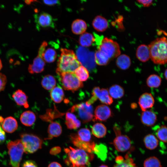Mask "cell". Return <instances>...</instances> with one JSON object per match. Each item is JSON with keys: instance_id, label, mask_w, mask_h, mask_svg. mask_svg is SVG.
<instances>
[{"instance_id": "28", "label": "cell", "mask_w": 167, "mask_h": 167, "mask_svg": "<svg viewBox=\"0 0 167 167\" xmlns=\"http://www.w3.org/2000/svg\"><path fill=\"white\" fill-rule=\"evenodd\" d=\"M50 97L55 102L60 103L63 99L64 94L62 88L59 86L54 87L50 93Z\"/></svg>"}, {"instance_id": "46", "label": "cell", "mask_w": 167, "mask_h": 167, "mask_svg": "<svg viewBox=\"0 0 167 167\" xmlns=\"http://www.w3.org/2000/svg\"><path fill=\"white\" fill-rule=\"evenodd\" d=\"M48 167H62L61 165L56 162H53L50 163Z\"/></svg>"}, {"instance_id": "23", "label": "cell", "mask_w": 167, "mask_h": 167, "mask_svg": "<svg viewBox=\"0 0 167 167\" xmlns=\"http://www.w3.org/2000/svg\"><path fill=\"white\" fill-rule=\"evenodd\" d=\"M62 132V128L60 124L57 122L52 121L48 127V137L45 139H50L53 137H58Z\"/></svg>"}, {"instance_id": "18", "label": "cell", "mask_w": 167, "mask_h": 167, "mask_svg": "<svg viewBox=\"0 0 167 167\" xmlns=\"http://www.w3.org/2000/svg\"><path fill=\"white\" fill-rule=\"evenodd\" d=\"M116 164L114 167H137L132 158L127 154L124 157L118 156L115 159Z\"/></svg>"}, {"instance_id": "19", "label": "cell", "mask_w": 167, "mask_h": 167, "mask_svg": "<svg viewBox=\"0 0 167 167\" xmlns=\"http://www.w3.org/2000/svg\"><path fill=\"white\" fill-rule=\"evenodd\" d=\"M92 25L96 31L102 32L105 31L108 28V23L105 18L98 15L94 19L92 22Z\"/></svg>"}, {"instance_id": "52", "label": "cell", "mask_w": 167, "mask_h": 167, "mask_svg": "<svg viewBox=\"0 0 167 167\" xmlns=\"http://www.w3.org/2000/svg\"><path fill=\"white\" fill-rule=\"evenodd\" d=\"M70 167H74L72 165V166H70Z\"/></svg>"}, {"instance_id": "51", "label": "cell", "mask_w": 167, "mask_h": 167, "mask_svg": "<svg viewBox=\"0 0 167 167\" xmlns=\"http://www.w3.org/2000/svg\"><path fill=\"white\" fill-rule=\"evenodd\" d=\"M79 167H86L85 166H81Z\"/></svg>"}, {"instance_id": "22", "label": "cell", "mask_w": 167, "mask_h": 167, "mask_svg": "<svg viewBox=\"0 0 167 167\" xmlns=\"http://www.w3.org/2000/svg\"><path fill=\"white\" fill-rule=\"evenodd\" d=\"M12 97L18 105L23 106L26 108H28V97L22 90H17L13 94Z\"/></svg>"}, {"instance_id": "3", "label": "cell", "mask_w": 167, "mask_h": 167, "mask_svg": "<svg viewBox=\"0 0 167 167\" xmlns=\"http://www.w3.org/2000/svg\"><path fill=\"white\" fill-rule=\"evenodd\" d=\"M73 144L79 148L92 153L95 144L92 140L90 130L87 128L79 129L77 134H71L70 135Z\"/></svg>"}, {"instance_id": "4", "label": "cell", "mask_w": 167, "mask_h": 167, "mask_svg": "<svg viewBox=\"0 0 167 167\" xmlns=\"http://www.w3.org/2000/svg\"><path fill=\"white\" fill-rule=\"evenodd\" d=\"M67 154L69 161L74 167L89 165L94 158L93 155L80 148H74L71 147L64 149Z\"/></svg>"}, {"instance_id": "16", "label": "cell", "mask_w": 167, "mask_h": 167, "mask_svg": "<svg viewBox=\"0 0 167 167\" xmlns=\"http://www.w3.org/2000/svg\"><path fill=\"white\" fill-rule=\"evenodd\" d=\"M140 119L143 125L148 126H151L156 123L157 118L156 114L154 112L146 110L142 112Z\"/></svg>"}, {"instance_id": "31", "label": "cell", "mask_w": 167, "mask_h": 167, "mask_svg": "<svg viewBox=\"0 0 167 167\" xmlns=\"http://www.w3.org/2000/svg\"><path fill=\"white\" fill-rule=\"evenodd\" d=\"M92 132L93 135L97 138H101L105 136L107 132L105 126L102 123H96L92 127Z\"/></svg>"}, {"instance_id": "15", "label": "cell", "mask_w": 167, "mask_h": 167, "mask_svg": "<svg viewBox=\"0 0 167 167\" xmlns=\"http://www.w3.org/2000/svg\"><path fill=\"white\" fill-rule=\"evenodd\" d=\"M155 100L152 94L145 92L142 94L139 97L138 103L143 111L152 107L154 104Z\"/></svg>"}, {"instance_id": "50", "label": "cell", "mask_w": 167, "mask_h": 167, "mask_svg": "<svg viewBox=\"0 0 167 167\" xmlns=\"http://www.w3.org/2000/svg\"><path fill=\"white\" fill-rule=\"evenodd\" d=\"M99 167H108L106 165H102L100 166Z\"/></svg>"}, {"instance_id": "40", "label": "cell", "mask_w": 167, "mask_h": 167, "mask_svg": "<svg viewBox=\"0 0 167 167\" xmlns=\"http://www.w3.org/2000/svg\"><path fill=\"white\" fill-rule=\"evenodd\" d=\"M6 82L7 78L6 75L0 73V92L4 89Z\"/></svg>"}, {"instance_id": "21", "label": "cell", "mask_w": 167, "mask_h": 167, "mask_svg": "<svg viewBox=\"0 0 167 167\" xmlns=\"http://www.w3.org/2000/svg\"><path fill=\"white\" fill-rule=\"evenodd\" d=\"M65 124L67 128L70 129H76L81 125L80 121L72 113L67 112L66 114Z\"/></svg>"}, {"instance_id": "9", "label": "cell", "mask_w": 167, "mask_h": 167, "mask_svg": "<svg viewBox=\"0 0 167 167\" xmlns=\"http://www.w3.org/2000/svg\"><path fill=\"white\" fill-rule=\"evenodd\" d=\"M69 110L76 113L83 123L88 122L94 119L93 109L92 105L81 103L73 105Z\"/></svg>"}, {"instance_id": "11", "label": "cell", "mask_w": 167, "mask_h": 167, "mask_svg": "<svg viewBox=\"0 0 167 167\" xmlns=\"http://www.w3.org/2000/svg\"><path fill=\"white\" fill-rule=\"evenodd\" d=\"M47 45V42L44 41L40 46L37 56L34 58L33 63L28 66V70L30 74L40 73L44 70L45 62L42 56Z\"/></svg>"}, {"instance_id": "47", "label": "cell", "mask_w": 167, "mask_h": 167, "mask_svg": "<svg viewBox=\"0 0 167 167\" xmlns=\"http://www.w3.org/2000/svg\"><path fill=\"white\" fill-rule=\"evenodd\" d=\"M164 76L165 79L167 80V69L165 71Z\"/></svg>"}, {"instance_id": "36", "label": "cell", "mask_w": 167, "mask_h": 167, "mask_svg": "<svg viewBox=\"0 0 167 167\" xmlns=\"http://www.w3.org/2000/svg\"><path fill=\"white\" fill-rule=\"evenodd\" d=\"M161 79L159 75L155 74L150 75L146 80L147 86L152 88H157L161 84Z\"/></svg>"}, {"instance_id": "49", "label": "cell", "mask_w": 167, "mask_h": 167, "mask_svg": "<svg viewBox=\"0 0 167 167\" xmlns=\"http://www.w3.org/2000/svg\"><path fill=\"white\" fill-rule=\"evenodd\" d=\"M136 105V104H132L131 105V107L132 108L133 107V108H135L136 107V106H137Z\"/></svg>"}, {"instance_id": "39", "label": "cell", "mask_w": 167, "mask_h": 167, "mask_svg": "<svg viewBox=\"0 0 167 167\" xmlns=\"http://www.w3.org/2000/svg\"><path fill=\"white\" fill-rule=\"evenodd\" d=\"M144 167H161L159 159L155 156H150L147 158L143 163Z\"/></svg>"}, {"instance_id": "32", "label": "cell", "mask_w": 167, "mask_h": 167, "mask_svg": "<svg viewBox=\"0 0 167 167\" xmlns=\"http://www.w3.org/2000/svg\"><path fill=\"white\" fill-rule=\"evenodd\" d=\"M110 96L113 98L118 99L122 97L124 94L123 88L121 86L115 84L111 86L108 90Z\"/></svg>"}, {"instance_id": "5", "label": "cell", "mask_w": 167, "mask_h": 167, "mask_svg": "<svg viewBox=\"0 0 167 167\" xmlns=\"http://www.w3.org/2000/svg\"><path fill=\"white\" fill-rule=\"evenodd\" d=\"M10 163L12 167H19L24 150L20 139L9 142L7 145Z\"/></svg>"}, {"instance_id": "43", "label": "cell", "mask_w": 167, "mask_h": 167, "mask_svg": "<svg viewBox=\"0 0 167 167\" xmlns=\"http://www.w3.org/2000/svg\"><path fill=\"white\" fill-rule=\"evenodd\" d=\"M6 138L5 132L0 125V144L4 142Z\"/></svg>"}, {"instance_id": "13", "label": "cell", "mask_w": 167, "mask_h": 167, "mask_svg": "<svg viewBox=\"0 0 167 167\" xmlns=\"http://www.w3.org/2000/svg\"><path fill=\"white\" fill-rule=\"evenodd\" d=\"M111 109L107 105L101 104L97 106L94 111L93 120L105 121L112 116Z\"/></svg>"}, {"instance_id": "6", "label": "cell", "mask_w": 167, "mask_h": 167, "mask_svg": "<svg viewBox=\"0 0 167 167\" xmlns=\"http://www.w3.org/2000/svg\"><path fill=\"white\" fill-rule=\"evenodd\" d=\"M20 139L26 153H32L41 148L42 140L35 135L23 133Z\"/></svg>"}, {"instance_id": "41", "label": "cell", "mask_w": 167, "mask_h": 167, "mask_svg": "<svg viewBox=\"0 0 167 167\" xmlns=\"http://www.w3.org/2000/svg\"><path fill=\"white\" fill-rule=\"evenodd\" d=\"M22 167H38V166L34 161L31 160H28L25 161L23 163Z\"/></svg>"}, {"instance_id": "27", "label": "cell", "mask_w": 167, "mask_h": 167, "mask_svg": "<svg viewBox=\"0 0 167 167\" xmlns=\"http://www.w3.org/2000/svg\"><path fill=\"white\" fill-rule=\"evenodd\" d=\"M143 142L147 149L152 150L157 147L159 144V140L154 135L148 134L144 138Z\"/></svg>"}, {"instance_id": "24", "label": "cell", "mask_w": 167, "mask_h": 167, "mask_svg": "<svg viewBox=\"0 0 167 167\" xmlns=\"http://www.w3.org/2000/svg\"><path fill=\"white\" fill-rule=\"evenodd\" d=\"M87 26L83 20L77 19L73 21L71 25L72 32L76 35H80L85 32Z\"/></svg>"}, {"instance_id": "33", "label": "cell", "mask_w": 167, "mask_h": 167, "mask_svg": "<svg viewBox=\"0 0 167 167\" xmlns=\"http://www.w3.org/2000/svg\"><path fill=\"white\" fill-rule=\"evenodd\" d=\"M42 87L47 90H50L54 88L56 85L55 78L52 75H48L44 76L41 80Z\"/></svg>"}, {"instance_id": "20", "label": "cell", "mask_w": 167, "mask_h": 167, "mask_svg": "<svg viewBox=\"0 0 167 167\" xmlns=\"http://www.w3.org/2000/svg\"><path fill=\"white\" fill-rule=\"evenodd\" d=\"M3 130L8 133H12L15 131L18 128V123L16 120L11 116L4 119L2 124Z\"/></svg>"}, {"instance_id": "8", "label": "cell", "mask_w": 167, "mask_h": 167, "mask_svg": "<svg viewBox=\"0 0 167 167\" xmlns=\"http://www.w3.org/2000/svg\"><path fill=\"white\" fill-rule=\"evenodd\" d=\"M98 50L103 53L110 60L117 58L121 54L118 44L107 37H105L102 40Z\"/></svg>"}, {"instance_id": "26", "label": "cell", "mask_w": 167, "mask_h": 167, "mask_svg": "<svg viewBox=\"0 0 167 167\" xmlns=\"http://www.w3.org/2000/svg\"><path fill=\"white\" fill-rule=\"evenodd\" d=\"M116 63L118 68L121 70H125L128 69L131 66V61L128 56L122 54L117 57Z\"/></svg>"}, {"instance_id": "45", "label": "cell", "mask_w": 167, "mask_h": 167, "mask_svg": "<svg viewBox=\"0 0 167 167\" xmlns=\"http://www.w3.org/2000/svg\"><path fill=\"white\" fill-rule=\"evenodd\" d=\"M61 151V148L57 146L52 148L50 151V153L53 155H56L60 152Z\"/></svg>"}, {"instance_id": "2", "label": "cell", "mask_w": 167, "mask_h": 167, "mask_svg": "<svg viewBox=\"0 0 167 167\" xmlns=\"http://www.w3.org/2000/svg\"><path fill=\"white\" fill-rule=\"evenodd\" d=\"M150 58L156 64L167 63V39L165 37L157 38L148 45Z\"/></svg>"}, {"instance_id": "14", "label": "cell", "mask_w": 167, "mask_h": 167, "mask_svg": "<svg viewBox=\"0 0 167 167\" xmlns=\"http://www.w3.org/2000/svg\"><path fill=\"white\" fill-rule=\"evenodd\" d=\"M35 21L39 28H54V23L52 16L46 12H41L35 16Z\"/></svg>"}, {"instance_id": "25", "label": "cell", "mask_w": 167, "mask_h": 167, "mask_svg": "<svg viewBox=\"0 0 167 167\" xmlns=\"http://www.w3.org/2000/svg\"><path fill=\"white\" fill-rule=\"evenodd\" d=\"M21 123L26 126H32L35 122L36 117L34 113L31 111H26L24 112L20 117Z\"/></svg>"}, {"instance_id": "1", "label": "cell", "mask_w": 167, "mask_h": 167, "mask_svg": "<svg viewBox=\"0 0 167 167\" xmlns=\"http://www.w3.org/2000/svg\"><path fill=\"white\" fill-rule=\"evenodd\" d=\"M59 58L56 72L59 75L63 72H75L76 69L82 65L76 55L72 50L62 48Z\"/></svg>"}, {"instance_id": "7", "label": "cell", "mask_w": 167, "mask_h": 167, "mask_svg": "<svg viewBox=\"0 0 167 167\" xmlns=\"http://www.w3.org/2000/svg\"><path fill=\"white\" fill-rule=\"evenodd\" d=\"M58 75L62 85L65 90L74 92L83 87V83L78 79L74 72H63Z\"/></svg>"}, {"instance_id": "38", "label": "cell", "mask_w": 167, "mask_h": 167, "mask_svg": "<svg viewBox=\"0 0 167 167\" xmlns=\"http://www.w3.org/2000/svg\"><path fill=\"white\" fill-rule=\"evenodd\" d=\"M156 134L159 140L167 143V126L164 125L161 126L157 130Z\"/></svg>"}, {"instance_id": "48", "label": "cell", "mask_w": 167, "mask_h": 167, "mask_svg": "<svg viewBox=\"0 0 167 167\" xmlns=\"http://www.w3.org/2000/svg\"><path fill=\"white\" fill-rule=\"evenodd\" d=\"M2 63L1 59L0 58V71L2 69Z\"/></svg>"}, {"instance_id": "42", "label": "cell", "mask_w": 167, "mask_h": 167, "mask_svg": "<svg viewBox=\"0 0 167 167\" xmlns=\"http://www.w3.org/2000/svg\"><path fill=\"white\" fill-rule=\"evenodd\" d=\"M43 2L45 5L49 6L59 5L60 3L59 0H44Z\"/></svg>"}, {"instance_id": "44", "label": "cell", "mask_w": 167, "mask_h": 167, "mask_svg": "<svg viewBox=\"0 0 167 167\" xmlns=\"http://www.w3.org/2000/svg\"><path fill=\"white\" fill-rule=\"evenodd\" d=\"M139 3H141L144 7H148L152 3V0H137Z\"/></svg>"}, {"instance_id": "37", "label": "cell", "mask_w": 167, "mask_h": 167, "mask_svg": "<svg viewBox=\"0 0 167 167\" xmlns=\"http://www.w3.org/2000/svg\"><path fill=\"white\" fill-rule=\"evenodd\" d=\"M42 56L45 62L51 63L55 61L57 57V53L54 49L49 48L45 49Z\"/></svg>"}, {"instance_id": "30", "label": "cell", "mask_w": 167, "mask_h": 167, "mask_svg": "<svg viewBox=\"0 0 167 167\" xmlns=\"http://www.w3.org/2000/svg\"><path fill=\"white\" fill-rule=\"evenodd\" d=\"M95 40V39L92 34L85 32L80 36L79 42L82 47H88L92 45Z\"/></svg>"}, {"instance_id": "34", "label": "cell", "mask_w": 167, "mask_h": 167, "mask_svg": "<svg viewBox=\"0 0 167 167\" xmlns=\"http://www.w3.org/2000/svg\"><path fill=\"white\" fill-rule=\"evenodd\" d=\"M94 59L96 64L100 66L107 65L110 60L105 54L98 50L95 53Z\"/></svg>"}, {"instance_id": "10", "label": "cell", "mask_w": 167, "mask_h": 167, "mask_svg": "<svg viewBox=\"0 0 167 167\" xmlns=\"http://www.w3.org/2000/svg\"><path fill=\"white\" fill-rule=\"evenodd\" d=\"M92 94L91 97L86 102L88 105H91L98 99L104 105H110L113 102L107 89L100 88L99 87H95L92 90Z\"/></svg>"}, {"instance_id": "29", "label": "cell", "mask_w": 167, "mask_h": 167, "mask_svg": "<svg viewBox=\"0 0 167 167\" xmlns=\"http://www.w3.org/2000/svg\"><path fill=\"white\" fill-rule=\"evenodd\" d=\"M93 152L97 157L103 161H105L107 157V148L106 145L103 143L95 144Z\"/></svg>"}, {"instance_id": "35", "label": "cell", "mask_w": 167, "mask_h": 167, "mask_svg": "<svg viewBox=\"0 0 167 167\" xmlns=\"http://www.w3.org/2000/svg\"><path fill=\"white\" fill-rule=\"evenodd\" d=\"M74 73L78 79L81 82L87 80L89 77L88 70L82 65L77 68Z\"/></svg>"}, {"instance_id": "17", "label": "cell", "mask_w": 167, "mask_h": 167, "mask_svg": "<svg viewBox=\"0 0 167 167\" xmlns=\"http://www.w3.org/2000/svg\"><path fill=\"white\" fill-rule=\"evenodd\" d=\"M136 55L137 59L142 62H145L150 58V52L148 45L141 44L137 48Z\"/></svg>"}, {"instance_id": "12", "label": "cell", "mask_w": 167, "mask_h": 167, "mask_svg": "<svg viewBox=\"0 0 167 167\" xmlns=\"http://www.w3.org/2000/svg\"><path fill=\"white\" fill-rule=\"evenodd\" d=\"M116 137L113 140V144L118 151L125 152L131 148V141L127 136L121 134L120 129L116 125L113 127Z\"/></svg>"}]
</instances>
